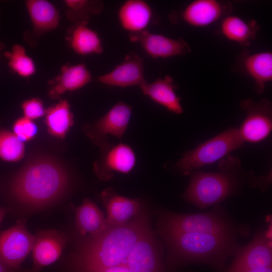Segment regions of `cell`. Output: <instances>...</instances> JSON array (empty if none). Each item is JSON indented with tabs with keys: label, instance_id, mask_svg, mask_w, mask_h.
<instances>
[{
	"label": "cell",
	"instance_id": "1",
	"mask_svg": "<svg viewBox=\"0 0 272 272\" xmlns=\"http://www.w3.org/2000/svg\"><path fill=\"white\" fill-rule=\"evenodd\" d=\"M150 231L145 216L120 225H109L90 238L75 258L78 272L115 266L124 262L135 243Z\"/></svg>",
	"mask_w": 272,
	"mask_h": 272
},
{
	"label": "cell",
	"instance_id": "2",
	"mask_svg": "<svg viewBox=\"0 0 272 272\" xmlns=\"http://www.w3.org/2000/svg\"><path fill=\"white\" fill-rule=\"evenodd\" d=\"M183 193V199L201 209L216 204L239 192L243 184L251 188L262 189L266 177H256L252 171L243 168L240 159L229 155L219 162L218 171L204 172L193 171Z\"/></svg>",
	"mask_w": 272,
	"mask_h": 272
},
{
	"label": "cell",
	"instance_id": "3",
	"mask_svg": "<svg viewBox=\"0 0 272 272\" xmlns=\"http://www.w3.org/2000/svg\"><path fill=\"white\" fill-rule=\"evenodd\" d=\"M68 183L62 167L48 158H39L28 163L13 179L10 190L20 202L42 207L58 198Z\"/></svg>",
	"mask_w": 272,
	"mask_h": 272
},
{
	"label": "cell",
	"instance_id": "4",
	"mask_svg": "<svg viewBox=\"0 0 272 272\" xmlns=\"http://www.w3.org/2000/svg\"><path fill=\"white\" fill-rule=\"evenodd\" d=\"M179 259L217 263L239 249L231 233H185L166 237Z\"/></svg>",
	"mask_w": 272,
	"mask_h": 272
},
{
	"label": "cell",
	"instance_id": "5",
	"mask_svg": "<svg viewBox=\"0 0 272 272\" xmlns=\"http://www.w3.org/2000/svg\"><path fill=\"white\" fill-rule=\"evenodd\" d=\"M244 141L239 129L230 127L198 146L186 152L174 164L180 174L188 175L195 170L221 160L231 152L242 148Z\"/></svg>",
	"mask_w": 272,
	"mask_h": 272
},
{
	"label": "cell",
	"instance_id": "6",
	"mask_svg": "<svg viewBox=\"0 0 272 272\" xmlns=\"http://www.w3.org/2000/svg\"><path fill=\"white\" fill-rule=\"evenodd\" d=\"M217 206L206 213L178 214L165 213L161 229L166 237L185 233H231V225Z\"/></svg>",
	"mask_w": 272,
	"mask_h": 272
},
{
	"label": "cell",
	"instance_id": "7",
	"mask_svg": "<svg viewBox=\"0 0 272 272\" xmlns=\"http://www.w3.org/2000/svg\"><path fill=\"white\" fill-rule=\"evenodd\" d=\"M241 108L246 116L239 131L244 142L258 143L265 139L272 129V105L267 99L255 102L243 100Z\"/></svg>",
	"mask_w": 272,
	"mask_h": 272
},
{
	"label": "cell",
	"instance_id": "8",
	"mask_svg": "<svg viewBox=\"0 0 272 272\" xmlns=\"http://www.w3.org/2000/svg\"><path fill=\"white\" fill-rule=\"evenodd\" d=\"M26 220H18L10 228L0 233V261L16 269L32 250L35 236L26 226Z\"/></svg>",
	"mask_w": 272,
	"mask_h": 272
},
{
	"label": "cell",
	"instance_id": "9",
	"mask_svg": "<svg viewBox=\"0 0 272 272\" xmlns=\"http://www.w3.org/2000/svg\"><path fill=\"white\" fill-rule=\"evenodd\" d=\"M132 110V106L119 101L101 118L87 126V132L100 148L109 143V135L121 138L127 128Z\"/></svg>",
	"mask_w": 272,
	"mask_h": 272
},
{
	"label": "cell",
	"instance_id": "10",
	"mask_svg": "<svg viewBox=\"0 0 272 272\" xmlns=\"http://www.w3.org/2000/svg\"><path fill=\"white\" fill-rule=\"evenodd\" d=\"M100 151L99 158L94 164V171L101 180L111 179L114 172L128 173L135 165V154L126 144L109 143L101 147Z\"/></svg>",
	"mask_w": 272,
	"mask_h": 272
},
{
	"label": "cell",
	"instance_id": "11",
	"mask_svg": "<svg viewBox=\"0 0 272 272\" xmlns=\"http://www.w3.org/2000/svg\"><path fill=\"white\" fill-rule=\"evenodd\" d=\"M25 3L32 28L26 32L24 38L28 43L34 46L42 35L58 27L60 14L57 9L46 0H27Z\"/></svg>",
	"mask_w": 272,
	"mask_h": 272
},
{
	"label": "cell",
	"instance_id": "12",
	"mask_svg": "<svg viewBox=\"0 0 272 272\" xmlns=\"http://www.w3.org/2000/svg\"><path fill=\"white\" fill-rule=\"evenodd\" d=\"M129 38L131 42L139 43L149 55L155 59L185 55L191 51L189 45L182 38L173 39L147 30L129 34Z\"/></svg>",
	"mask_w": 272,
	"mask_h": 272
},
{
	"label": "cell",
	"instance_id": "13",
	"mask_svg": "<svg viewBox=\"0 0 272 272\" xmlns=\"http://www.w3.org/2000/svg\"><path fill=\"white\" fill-rule=\"evenodd\" d=\"M237 251L235 260L226 272H238L271 266V247L269 239L264 233H256L249 244Z\"/></svg>",
	"mask_w": 272,
	"mask_h": 272
},
{
	"label": "cell",
	"instance_id": "14",
	"mask_svg": "<svg viewBox=\"0 0 272 272\" xmlns=\"http://www.w3.org/2000/svg\"><path fill=\"white\" fill-rule=\"evenodd\" d=\"M67 242L62 233L55 230L41 231L35 235L32 247L33 267L27 272H40L42 268L60 257Z\"/></svg>",
	"mask_w": 272,
	"mask_h": 272
},
{
	"label": "cell",
	"instance_id": "15",
	"mask_svg": "<svg viewBox=\"0 0 272 272\" xmlns=\"http://www.w3.org/2000/svg\"><path fill=\"white\" fill-rule=\"evenodd\" d=\"M97 81L106 85L123 88L133 86L140 87L147 82L143 60L137 54H128L120 64L100 76Z\"/></svg>",
	"mask_w": 272,
	"mask_h": 272
},
{
	"label": "cell",
	"instance_id": "16",
	"mask_svg": "<svg viewBox=\"0 0 272 272\" xmlns=\"http://www.w3.org/2000/svg\"><path fill=\"white\" fill-rule=\"evenodd\" d=\"M232 11V5L217 0H195L188 5L181 13V19L195 27L211 25Z\"/></svg>",
	"mask_w": 272,
	"mask_h": 272
},
{
	"label": "cell",
	"instance_id": "17",
	"mask_svg": "<svg viewBox=\"0 0 272 272\" xmlns=\"http://www.w3.org/2000/svg\"><path fill=\"white\" fill-rule=\"evenodd\" d=\"M100 197L106 208V218L109 225L124 224L140 211L141 203L138 199L119 195L112 188L103 190Z\"/></svg>",
	"mask_w": 272,
	"mask_h": 272
},
{
	"label": "cell",
	"instance_id": "18",
	"mask_svg": "<svg viewBox=\"0 0 272 272\" xmlns=\"http://www.w3.org/2000/svg\"><path fill=\"white\" fill-rule=\"evenodd\" d=\"M91 73L84 63L62 66L58 75L48 82L49 95L56 99L67 91L77 90L91 82Z\"/></svg>",
	"mask_w": 272,
	"mask_h": 272
},
{
	"label": "cell",
	"instance_id": "19",
	"mask_svg": "<svg viewBox=\"0 0 272 272\" xmlns=\"http://www.w3.org/2000/svg\"><path fill=\"white\" fill-rule=\"evenodd\" d=\"M153 18L150 6L143 0H127L120 6L118 19L121 27L129 34L146 30Z\"/></svg>",
	"mask_w": 272,
	"mask_h": 272
},
{
	"label": "cell",
	"instance_id": "20",
	"mask_svg": "<svg viewBox=\"0 0 272 272\" xmlns=\"http://www.w3.org/2000/svg\"><path fill=\"white\" fill-rule=\"evenodd\" d=\"M140 88L144 95L169 111L176 114L183 113L180 98L175 92L176 85L170 76L158 78L150 83L146 82Z\"/></svg>",
	"mask_w": 272,
	"mask_h": 272
},
{
	"label": "cell",
	"instance_id": "21",
	"mask_svg": "<svg viewBox=\"0 0 272 272\" xmlns=\"http://www.w3.org/2000/svg\"><path fill=\"white\" fill-rule=\"evenodd\" d=\"M88 24H73L67 30L65 39L71 48L81 55L99 54L103 51L101 39Z\"/></svg>",
	"mask_w": 272,
	"mask_h": 272
},
{
	"label": "cell",
	"instance_id": "22",
	"mask_svg": "<svg viewBox=\"0 0 272 272\" xmlns=\"http://www.w3.org/2000/svg\"><path fill=\"white\" fill-rule=\"evenodd\" d=\"M76 227L84 235L94 236L103 232L109 225L103 212L92 201L87 198L75 209Z\"/></svg>",
	"mask_w": 272,
	"mask_h": 272
},
{
	"label": "cell",
	"instance_id": "23",
	"mask_svg": "<svg viewBox=\"0 0 272 272\" xmlns=\"http://www.w3.org/2000/svg\"><path fill=\"white\" fill-rule=\"evenodd\" d=\"M259 29L255 20L246 21L241 18L228 15L221 25L222 35L227 39L243 46H248L253 40Z\"/></svg>",
	"mask_w": 272,
	"mask_h": 272
},
{
	"label": "cell",
	"instance_id": "24",
	"mask_svg": "<svg viewBox=\"0 0 272 272\" xmlns=\"http://www.w3.org/2000/svg\"><path fill=\"white\" fill-rule=\"evenodd\" d=\"M243 66L248 75L255 82V91L263 93L265 85L272 80V53L262 51L247 56Z\"/></svg>",
	"mask_w": 272,
	"mask_h": 272
},
{
	"label": "cell",
	"instance_id": "25",
	"mask_svg": "<svg viewBox=\"0 0 272 272\" xmlns=\"http://www.w3.org/2000/svg\"><path fill=\"white\" fill-rule=\"evenodd\" d=\"M45 123L53 136L62 138L74 123V116L66 100H60L45 111Z\"/></svg>",
	"mask_w": 272,
	"mask_h": 272
},
{
	"label": "cell",
	"instance_id": "26",
	"mask_svg": "<svg viewBox=\"0 0 272 272\" xmlns=\"http://www.w3.org/2000/svg\"><path fill=\"white\" fill-rule=\"evenodd\" d=\"M4 55L8 60L10 71L20 77L28 78L36 73L35 63L23 46L15 44L10 51L4 52Z\"/></svg>",
	"mask_w": 272,
	"mask_h": 272
},
{
	"label": "cell",
	"instance_id": "27",
	"mask_svg": "<svg viewBox=\"0 0 272 272\" xmlns=\"http://www.w3.org/2000/svg\"><path fill=\"white\" fill-rule=\"evenodd\" d=\"M66 17L73 23L88 24L91 15L99 14L103 3L98 1L65 0Z\"/></svg>",
	"mask_w": 272,
	"mask_h": 272
},
{
	"label": "cell",
	"instance_id": "28",
	"mask_svg": "<svg viewBox=\"0 0 272 272\" xmlns=\"http://www.w3.org/2000/svg\"><path fill=\"white\" fill-rule=\"evenodd\" d=\"M24 146L13 132L0 129V158L7 162H16L24 156Z\"/></svg>",
	"mask_w": 272,
	"mask_h": 272
},
{
	"label": "cell",
	"instance_id": "29",
	"mask_svg": "<svg viewBox=\"0 0 272 272\" xmlns=\"http://www.w3.org/2000/svg\"><path fill=\"white\" fill-rule=\"evenodd\" d=\"M13 132L22 142L32 139L37 132L36 125L25 117L17 119L13 125Z\"/></svg>",
	"mask_w": 272,
	"mask_h": 272
},
{
	"label": "cell",
	"instance_id": "30",
	"mask_svg": "<svg viewBox=\"0 0 272 272\" xmlns=\"http://www.w3.org/2000/svg\"><path fill=\"white\" fill-rule=\"evenodd\" d=\"M24 117L35 119L45 115V110L43 102L37 98H33L24 101L21 105Z\"/></svg>",
	"mask_w": 272,
	"mask_h": 272
},
{
	"label": "cell",
	"instance_id": "31",
	"mask_svg": "<svg viewBox=\"0 0 272 272\" xmlns=\"http://www.w3.org/2000/svg\"><path fill=\"white\" fill-rule=\"evenodd\" d=\"M0 272H26V270L22 268L16 269L11 268L0 261Z\"/></svg>",
	"mask_w": 272,
	"mask_h": 272
},
{
	"label": "cell",
	"instance_id": "32",
	"mask_svg": "<svg viewBox=\"0 0 272 272\" xmlns=\"http://www.w3.org/2000/svg\"><path fill=\"white\" fill-rule=\"evenodd\" d=\"M238 272H272V268L271 266L264 268L246 269Z\"/></svg>",
	"mask_w": 272,
	"mask_h": 272
},
{
	"label": "cell",
	"instance_id": "33",
	"mask_svg": "<svg viewBox=\"0 0 272 272\" xmlns=\"http://www.w3.org/2000/svg\"><path fill=\"white\" fill-rule=\"evenodd\" d=\"M7 212V209L4 208H0V224Z\"/></svg>",
	"mask_w": 272,
	"mask_h": 272
},
{
	"label": "cell",
	"instance_id": "34",
	"mask_svg": "<svg viewBox=\"0 0 272 272\" xmlns=\"http://www.w3.org/2000/svg\"><path fill=\"white\" fill-rule=\"evenodd\" d=\"M5 48V44L4 42L0 41V54L1 53V52Z\"/></svg>",
	"mask_w": 272,
	"mask_h": 272
}]
</instances>
